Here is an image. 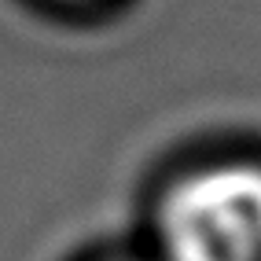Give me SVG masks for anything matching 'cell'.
Returning a JSON list of instances; mask_svg holds the SVG:
<instances>
[{
  "label": "cell",
  "mask_w": 261,
  "mask_h": 261,
  "mask_svg": "<svg viewBox=\"0 0 261 261\" xmlns=\"http://www.w3.org/2000/svg\"><path fill=\"white\" fill-rule=\"evenodd\" d=\"M66 4H92V0H66Z\"/></svg>",
  "instance_id": "2"
},
{
  "label": "cell",
  "mask_w": 261,
  "mask_h": 261,
  "mask_svg": "<svg viewBox=\"0 0 261 261\" xmlns=\"http://www.w3.org/2000/svg\"><path fill=\"white\" fill-rule=\"evenodd\" d=\"M162 261H261V162L217 159L180 173L154 210Z\"/></svg>",
  "instance_id": "1"
}]
</instances>
